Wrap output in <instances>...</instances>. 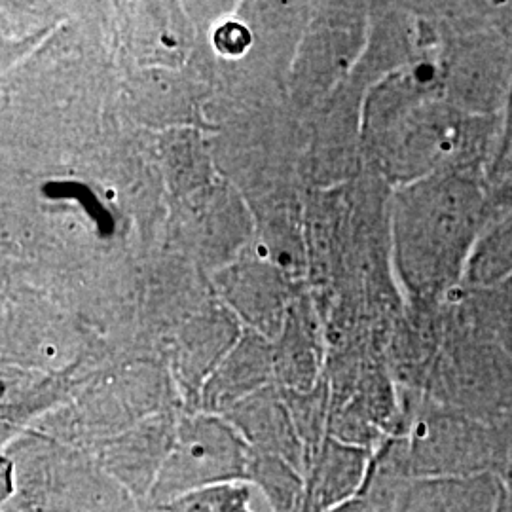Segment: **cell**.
<instances>
[{"instance_id":"obj_1","label":"cell","mask_w":512,"mask_h":512,"mask_svg":"<svg viewBox=\"0 0 512 512\" xmlns=\"http://www.w3.org/2000/svg\"><path fill=\"white\" fill-rule=\"evenodd\" d=\"M486 224V175L473 169L433 173L410 192L403 247L414 285L437 302L463 287Z\"/></svg>"},{"instance_id":"obj_2","label":"cell","mask_w":512,"mask_h":512,"mask_svg":"<svg viewBox=\"0 0 512 512\" xmlns=\"http://www.w3.org/2000/svg\"><path fill=\"white\" fill-rule=\"evenodd\" d=\"M435 52L446 99L475 116H503L512 88V2L439 8Z\"/></svg>"},{"instance_id":"obj_3","label":"cell","mask_w":512,"mask_h":512,"mask_svg":"<svg viewBox=\"0 0 512 512\" xmlns=\"http://www.w3.org/2000/svg\"><path fill=\"white\" fill-rule=\"evenodd\" d=\"M4 448L0 503L25 512H148L86 450L48 435Z\"/></svg>"},{"instance_id":"obj_4","label":"cell","mask_w":512,"mask_h":512,"mask_svg":"<svg viewBox=\"0 0 512 512\" xmlns=\"http://www.w3.org/2000/svg\"><path fill=\"white\" fill-rule=\"evenodd\" d=\"M404 440L412 480L495 475L499 465L495 423L444 406L418 416Z\"/></svg>"},{"instance_id":"obj_5","label":"cell","mask_w":512,"mask_h":512,"mask_svg":"<svg viewBox=\"0 0 512 512\" xmlns=\"http://www.w3.org/2000/svg\"><path fill=\"white\" fill-rule=\"evenodd\" d=\"M251 448L220 421L194 420L177 429L171 454L148 499V512L181 495L228 482H247Z\"/></svg>"},{"instance_id":"obj_6","label":"cell","mask_w":512,"mask_h":512,"mask_svg":"<svg viewBox=\"0 0 512 512\" xmlns=\"http://www.w3.org/2000/svg\"><path fill=\"white\" fill-rule=\"evenodd\" d=\"M175 437V427L154 421L143 429L112 437L93 448L90 454L148 511V499L171 454Z\"/></svg>"},{"instance_id":"obj_7","label":"cell","mask_w":512,"mask_h":512,"mask_svg":"<svg viewBox=\"0 0 512 512\" xmlns=\"http://www.w3.org/2000/svg\"><path fill=\"white\" fill-rule=\"evenodd\" d=\"M372 459V450L329 437L306 471L300 512H334L355 499L365 488Z\"/></svg>"},{"instance_id":"obj_8","label":"cell","mask_w":512,"mask_h":512,"mask_svg":"<svg viewBox=\"0 0 512 512\" xmlns=\"http://www.w3.org/2000/svg\"><path fill=\"white\" fill-rule=\"evenodd\" d=\"M247 484H253L272 512H300L306 476L283 458L251 450Z\"/></svg>"},{"instance_id":"obj_9","label":"cell","mask_w":512,"mask_h":512,"mask_svg":"<svg viewBox=\"0 0 512 512\" xmlns=\"http://www.w3.org/2000/svg\"><path fill=\"white\" fill-rule=\"evenodd\" d=\"M512 275V213L490 224L476 241L463 285L490 289Z\"/></svg>"},{"instance_id":"obj_10","label":"cell","mask_w":512,"mask_h":512,"mask_svg":"<svg viewBox=\"0 0 512 512\" xmlns=\"http://www.w3.org/2000/svg\"><path fill=\"white\" fill-rule=\"evenodd\" d=\"M251 499L247 482H228L181 495L154 512H255Z\"/></svg>"},{"instance_id":"obj_11","label":"cell","mask_w":512,"mask_h":512,"mask_svg":"<svg viewBox=\"0 0 512 512\" xmlns=\"http://www.w3.org/2000/svg\"><path fill=\"white\" fill-rule=\"evenodd\" d=\"M476 306L512 355V275L490 289H471Z\"/></svg>"},{"instance_id":"obj_12","label":"cell","mask_w":512,"mask_h":512,"mask_svg":"<svg viewBox=\"0 0 512 512\" xmlns=\"http://www.w3.org/2000/svg\"><path fill=\"white\" fill-rule=\"evenodd\" d=\"M499 512H512V497L503 494V501H501Z\"/></svg>"},{"instance_id":"obj_13","label":"cell","mask_w":512,"mask_h":512,"mask_svg":"<svg viewBox=\"0 0 512 512\" xmlns=\"http://www.w3.org/2000/svg\"><path fill=\"white\" fill-rule=\"evenodd\" d=\"M2 505V512H25L19 509L16 503H12V501H6V503H0Z\"/></svg>"},{"instance_id":"obj_14","label":"cell","mask_w":512,"mask_h":512,"mask_svg":"<svg viewBox=\"0 0 512 512\" xmlns=\"http://www.w3.org/2000/svg\"><path fill=\"white\" fill-rule=\"evenodd\" d=\"M258 255L268 256V247H264V245H260V247H258Z\"/></svg>"}]
</instances>
